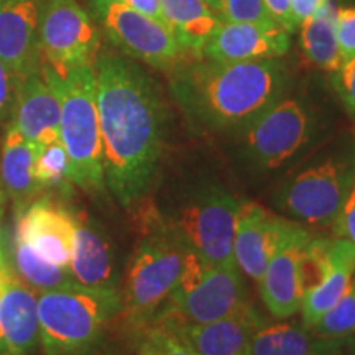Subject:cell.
<instances>
[{
  "instance_id": "cell-1",
  "label": "cell",
  "mask_w": 355,
  "mask_h": 355,
  "mask_svg": "<svg viewBox=\"0 0 355 355\" xmlns=\"http://www.w3.org/2000/svg\"><path fill=\"white\" fill-rule=\"evenodd\" d=\"M104 176L112 196L130 207L148 193L163 145V105L152 79L132 61L99 53L94 61Z\"/></svg>"
},
{
  "instance_id": "cell-2",
  "label": "cell",
  "mask_w": 355,
  "mask_h": 355,
  "mask_svg": "<svg viewBox=\"0 0 355 355\" xmlns=\"http://www.w3.org/2000/svg\"><path fill=\"white\" fill-rule=\"evenodd\" d=\"M173 92L189 119L207 128L248 125L282 97L286 73L277 60L217 63L201 60L173 69Z\"/></svg>"
},
{
  "instance_id": "cell-3",
  "label": "cell",
  "mask_w": 355,
  "mask_h": 355,
  "mask_svg": "<svg viewBox=\"0 0 355 355\" xmlns=\"http://www.w3.org/2000/svg\"><path fill=\"white\" fill-rule=\"evenodd\" d=\"M146 227L127 265L119 309L128 326L140 332L170 301L188 252L171 224L148 220Z\"/></svg>"
},
{
  "instance_id": "cell-4",
  "label": "cell",
  "mask_w": 355,
  "mask_h": 355,
  "mask_svg": "<svg viewBox=\"0 0 355 355\" xmlns=\"http://www.w3.org/2000/svg\"><path fill=\"white\" fill-rule=\"evenodd\" d=\"M42 71L60 99V140L69 157L71 180L92 193L102 191L105 188L104 153L94 66H79L58 74L42 64Z\"/></svg>"
},
{
  "instance_id": "cell-5",
  "label": "cell",
  "mask_w": 355,
  "mask_h": 355,
  "mask_svg": "<svg viewBox=\"0 0 355 355\" xmlns=\"http://www.w3.org/2000/svg\"><path fill=\"white\" fill-rule=\"evenodd\" d=\"M119 309L117 290H97L74 283L42 293L38 321L43 355H91Z\"/></svg>"
},
{
  "instance_id": "cell-6",
  "label": "cell",
  "mask_w": 355,
  "mask_h": 355,
  "mask_svg": "<svg viewBox=\"0 0 355 355\" xmlns=\"http://www.w3.org/2000/svg\"><path fill=\"white\" fill-rule=\"evenodd\" d=\"M250 304L239 268L209 265L188 248L178 285L157 319L173 318L202 324L232 316Z\"/></svg>"
},
{
  "instance_id": "cell-7",
  "label": "cell",
  "mask_w": 355,
  "mask_h": 355,
  "mask_svg": "<svg viewBox=\"0 0 355 355\" xmlns=\"http://www.w3.org/2000/svg\"><path fill=\"white\" fill-rule=\"evenodd\" d=\"M241 204L220 188L204 189L180 207L171 227L206 263L237 268L234 241Z\"/></svg>"
},
{
  "instance_id": "cell-8",
  "label": "cell",
  "mask_w": 355,
  "mask_h": 355,
  "mask_svg": "<svg viewBox=\"0 0 355 355\" xmlns=\"http://www.w3.org/2000/svg\"><path fill=\"white\" fill-rule=\"evenodd\" d=\"M38 43L42 64L63 74L79 66H94L101 40L76 0H42Z\"/></svg>"
},
{
  "instance_id": "cell-9",
  "label": "cell",
  "mask_w": 355,
  "mask_h": 355,
  "mask_svg": "<svg viewBox=\"0 0 355 355\" xmlns=\"http://www.w3.org/2000/svg\"><path fill=\"white\" fill-rule=\"evenodd\" d=\"M355 176V155L327 159L298 173L279 194V206L300 224L329 227L339 216Z\"/></svg>"
},
{
  "instance_id": "cell-10",
  "label": "cell",
  "mask_w": 355,
  "mask_h": 355,
  "mask_svg": "<svg viewBox=\"0 0 355 355\" xmlns=\"http://www.w3.org/2000/svg\"><path fill=\"white\" fill-rule=\"evenodd\" d=\"M97 15L112 42L141 63L173 71L186 51L165 24L133 10L122 0H97Z\"/></svg>"
},
{
  "instance_id": "cell-11",
  "label": "cell",
  "mask_w": 355,
  "mask_h": 355,
  "mask_svg": "<svg viewBox=\"0 0 355 355\" xmlns=\"http://www.w3.org/2000/svg\"><path fill=\"white\" fill-rule=\"evenodd\" d=\"M311 137V119L296 99L279 97L247 125L245 144L263 168L285 165Z\"/></svg>"
},
{
  "instance_id": "cell-12",
  "label": "cell",
  "mask_w": 355,
  "mask_h": 355,
  "mask_svg": "<svg viewBox=\"0 0 355 355\" xmlns=\"http://www.w3.org/2000/svg\"><path fill=\"white\" fill-rule=\"evenodd\" d=\"M153 324L171 332L199 355H248L252 336L263 321L252 306H247L241 313L211 322L158 318Z\"/></svg>"
},
{
  "instance_id": "cell-13",
  "label": "cell",
  "mask_w": 355,
  "mask_h": 355,
  "mask_svg": "<svg viewBox=\"0 0 355 355\" xmlns=\"http://www.w3.org/2000/svg\"><path fill=\"white\" fill-rule=\"evenodd\" d=\"M295 224L265 209L259 202H242L234 241L237 268L259 283L275 250Z\"/></svg>"
},
{
  "instance_id": "cell-14",
  "label": "cell",
  "mask_w": 355,
  "mask_h": 355,
  "mask_svg": "<svg viewBox=\"0 0 355 355\" xmlns=\"http://www.w3.org/2000/svg\"><path fill=\"white\" fill-rule=\"evenodd\" d=\"M279 26L220 20L199 58L217 63L277 60L290 50V37Z\"/></svg>"
},
{
  "instance_id": "cell-15",
  "label": "cell",
  "mask_w": 355,
  "mask_h": 355,
  "mask_svg": "<svg viewBox=\"0 0 355 355\" xmlns=\"http://www.w3.org/2000/svg\"><path fill=\"white\" fill-rule=\"evenodd\" d=\"M76 232V216L50 199H38L19 211L13 235L61 268H69Z\"/></svg>"
},
{
  "instance_id": "cell-16",
  "label": "cell",
  "mask_w": 355,
  "mask_h": 355,
  "mask_svg": "<svg viewBox=\"0 0 355 355\" xmlns=\"http://www.w3.org/2000/svg\"><path fill=\"white\" fill-rule=\"evenodd\" d=\"M42 0H0V60L19 86L42 71L38 20Z\"/></svg>"
},
{
  "instance_id": "cell-17",
  "label": "cell",
  "mask_w": 355,
  "mask_h": 355,
  "mask_svg": "<svg viewBox=\"0 0 355 355\" xmlns=\"http://www.w3.org/2000/svg\"><path fill=\"white\" fill-rule=\"evenodd\" d=\"M311 235L308 229L296 222L259 279L261 301L273 318L290 319L301 311L303 293L298 279V257Z\"/></svg>"
},
{
  "instance_id": "cell-18",
  "label": "cell",
  "mask_w": 355,
  "mask_h": 355,
  "mask_svg": "<svg viewBox=\"0 0 355 355\" xmlns=\"http://www.w3.org/2000/svg\"><path fill=\"white\" fill-rule=\"evenodd\" d=\"M38 345L37 291L12 273L0 293V355H32Z\"/></svg>"
},
{
  "instance_id": "cell-19",
  "label": "cell",
  "mask_w": 355,
  "mask_h": 355,
  "mask_svg": "<svg viewBox=\"0 0 355 355\" xmlns=\"http://www.w3.org/2000/svg\"><path fill=\"white\" fill-rule=\"evenodd\" d=\"M61 107L55 89L43 71L26 78L19 86L12 123L35 148L60 140Z\"/></svg>"
},
{
  "instance_id": "cell-20",
  "label": "cell",
  "mask_w": 355,
  "mask_h": 355,
  "mask_svg": "<svg viewBox=\"0 0 355 355\" xmlns=\"http://www.w3.org/2000/svg\"><path fill=\"white\" fill-rule=\"evenodd\" d=\"M69 272L78 285L97 290H117L114 255L109 241L92 222L76 217V232Z\"/></svg>"
},
{
  "instance_id": "cell-21",
  "label": "cell",
  "mask_w": 355,
  "mask_h": 355,
  "mask_svg": "<svg viewBox=\"0 0 355 355\" xmlns=\"http://www.w3.org/2000/svg\"><path fill=\"white\" fill-rule=\"evenodd\" d=\"M355 277V245L336 237L331 247L329 270L319 285L309 291L301 304V319L308 329L316 324L349 290Z\"/></svg>"
},
{
  "instance_id": "cell-22",
  "label": "cell",
  "mask_w": 355,
  "mask_h": 355,
  "mask_svg": "<svg viewBox=\"0 0 355 355\" xmlns=\"http://www.w3.org/2000/svg\"><path fill=\"white\" fill-rule=\"evenodd\" d=\"M37 148L21 137L10 122L2 144L0 178L7 194L17 204V211L25 209L30 201L42 191L33 176V163Z\"/></svg>"
},
{
  "instance_id": "cell-23",
  "label": "cell",
  "mask_w": 355,
  "mask_h": 355,
  "mask_svg": "<svg viewBox=\"0 0 355 355\" xmlns=\"http://www.w3.org/2000/svg\"><path fill=\"white\" fill-rule=\"evenodd\" d=\"M159 7L181 48L191 55H201L220 21L214 8L206 0H159Z\"/></svg>"
},
{
  "instance_id": "cell-24",
  "label": "cell",
  "mask_w": 355,
  "mask_h": 355,
  "mask_svg": "<svg viewBox=\"0 0 355 355\" xmlns=\"http://www.w3.org/2000/svg\"><path fill=\"white\" fill-rule=\"evenodd\" d=\"M319 339L303 322L279 319L263 322L254 332L248 355H316L322 347Z\"/></svg>"
},
{
  "instance_id": "cell-25",
  "label": "cell",
  "mask_w": 355,
  "mask_h": 355,
  "mask_svg": "<svg viewBox=\"0 0 355 355\" xmlns=\"http://www.w3.org/2000/svg\"><path fill=\"white\" fill-rule=\"evenodd\" d=\"M301 46L309 63L316 68L334 73L343 63L337 42V7L327 0L321 10L300 25Z\"/></svg>"
},
{
  "instance_id": "cell-26",
  "label": "cell",
  "mask_w": 355,
  "mask_h": 355,
  "mask_svg": "<svg viewBox=\"0 0 355 355\" xmlns=\"http://www.w3.org/2000/svg\"><path fill=\"white\" fill-rule=\"evenodd\" d=\"M12 257L17 277L37 293L58 290L76 283L69 268H61L42 259L28 243H25L17 235H13Z\"/></svg>"
},
{
  "instance_id": "cell-27",
  "label": "cell",
  "mask_w": 355,
  "mask_h": 355,
  "mask_svg": "<svg viewBox=\"0 0 355 355\" xmlns=\"http://www.w3.org/2000/svg\"><path fill=\"white\" fill-rule=\"evenodd\" d=\"M33 176L38 186L44 188H66L71 180L69 157L61 140L37 148L33 163Z\"/></svg>"
},
{
  "instance_id": "cell-28",
  "label": "cell",
  "mask_w": 355,
  "mask_h": 355,
  "mask_svg": "<svg viewBox=\"0 0 355 355\" xmlns=\"http://www.w3.org/2000/svg\"><path fill=\"white\" fill-rule=\"evenodd\" d=\"M311 332L324 340H345L355 334V277L345 295L311 327Z\"/></svg>"
},
{
  "instance_id": "cell-29",
  "label": "cell",
  "mask_w": 355,
  "mask_h": 355,
  "mask_svg": "<svg viewBox=\"0 0 355 355\" xmlns=\"http://www.w3.org/2000/svg\"><path fill=\"white\" fill-rule=\"evenodd\" d=\"M331 247V239L311 235L309 241L301 248L298 257V279L303 298L326 277L327 270H329Z\"/></svg>"
},
{
  "instance_id": "cell-30",
  "label": "cell",
  "mask_w": 355,
  "mask_h": 355,
  "mask_svg": "<svg viewBox=\"0 0 355 355\" xmlns=\"http://www.w3.org/2000/svg\"><path fill=\"white\" fill-rule=\"evenodd\" d=\"M216 12L219 19L225 21H243L263 26L277 25L263 0H216Z\"/></svg>"
},
{
  "instance_id": "cell-31",
  "label": "cell",
  "mask_w": 355,
  "mask_h": 355,
  "mask_svg": "<svg viewBox=\"0 0 355 355\" xmlns=\"http://www.w3.org/2000/svg\"><path fill=\"white\" fill-rule=\"evenodd\" d=\"M139 355H199L181 343L171 332L159 326L145 327L141 331Z\"/></svg>"
},
{
  "instance_id": "cell-32",
  "label": "cell",
  "mask_w": 355,
  "mask_h": 355,
  "mask_svg": "<svg viewBox=\"0 0 355 355\" xmlns=\"http://www.w3.org/2000/svg\"><path fill=\"white\" fill-rule=\"evenodd\" d=\"M332 74V86L343 102L345 112L355 125V56L344 60Z\"/></svg>"
},
{
  "instance_id": "cell-33",
  "label": "cell",
  "mask_w": 355,
  "mask_h": 355,
  "mask_svg": "<svg viewBox=\"0 0 355 355\" xmlns=\"http://www.w3.org/2000/svg\"><path fill=\"white\" fill-rule=\"evenodd\" d=\"M337 42L343 61L355 56V7L337 8Z\"/></svg>"
},
{
  "instance_id": "cell-34",
  "label": "cell",
  "mask_w": 355,
  "mask_h": 355,
  "mask_svg": "<svg viewBox=\"0 0 355 355\" xmlns=\"http://www.w3.org/2000/svg\"><path fill=\"white\" fill-rule=\"evenodd\" d=\"M17 92H19V83L7 64L0 60V123L12 117Z\"/></svg>"
},
{
  "instance_id": "cell-35",
  "label": "cell",
  "mask_w": 355,
  "mask_h": 355,
  "mask_svg": "<svg viewBox=\"0 0 355 355\" xmlns=\"http://www.w3.org/2000/svg\"><path fill=\"white\" fill-rule=\"evenodd\" d=\"M332 227H334L336 237L345 239L355 245V176Z\"/></svg>"
},
{
  "instance_id": "cell-36",
  "label": "cell",
  "mask_w": 355,
  "mask_h": 355,
  "mask_svg": "<svg viewBox=\"0 0 355 355\" xmlns=\"http://www.w3.org/2000/svg\"><path fill=\"white\" fill-rule=\"evenodd\" d=\"M263 2L279 28H283L288 33H291L296 28L290 12V0H263Z\"/></svg>"
},
{
  "instance_id": "cell-37",
  "label": "cell",
  "mask_w": 355,
  "mask_h": 355,
  "mask_svg": "<svg viewBox=\"0 0 355 355\" xmlns=\"http://www.w3.org/2000/svg\"><path fill=\"white\" fill-rule=\"evenodd\" d=\"M326 2L327 0H290V12L296 28H298L306 19H309L314 13L321 10Z\"/></svg>"
},
{
  "instance_id": "cell-38",
  "label": "cell",
  "mask_w": 355,
  "mask_h": 355,
  "mask_svg": "<svg viewBox=\"0 0 355 355\" xmlns=\"http://www.w3.org/2000/svg\"><path fill=\"white\" fill-rule=\"evenodd\" d=\"M122 2L125 3V6L132 7L133 10L144 13V15L150 17V19L165 24V19H163V13H162V7H159V0H122Z\"/></svg>"
},
{
  "instance_id": "cell-39",
  "label": "cell",
  "mask_w": 355,
  "mask_h": 355,
  "mask_svg": "<svg viewBox=\"0 0 355 355\" xmlns=\"http://www.w3.org/2000/svg\"><path fill=\"white\" fill-rule=\"evenodd\" d=\"M3 207L0 204V268L10 270L7 263V255H6V241H3Z\"/></svg>"
},
{
  "instance_id": "cell-40",
  "label": "cell",
  "mask_w": 355,
  "mask_h": 355,
  "mask_svg": "<svg viewBox=\"0 0 355 355\" xmlns=\"http://www.w3.org/2000/svg\"><path fill=\"white\" fill-rule=\"evenodd\" d=\"M340 340H324L322 347L318 350L316 355H349V354H343L339 349H337V344Z\"/></svg>"
},
{
  "instance_id": "cell-41",
  "label": "cell",
  "mask_w": 355,
  "mask_h": 355,
  "mask_svg": "<svg viewBox=\"0 0 355 355\" xmlns=\"http://www.w3.org/2000/svg\"><path fill=\"white\" fill-rule=\"evenodd\" d=\"M206 2L209 3V6H211V7L214 8V10H216V0H206ZM216 13H217V12H216Z\"/></svg>"
},
{
  "instance_id": "cell-42",
  "label": "cell",
  "mask_w": 355,
  "mask_h": 355,
  "mask_svg": "<svg viewBox=\"0 0 355 355\" xmlns=\"http://www.w3.org/2000/svg\"><path fill=\"white\" fill-rule=\"evenodd\" d=\"M0 204H3V191L0 188Z\"/></svg>"
}]
</instances>
